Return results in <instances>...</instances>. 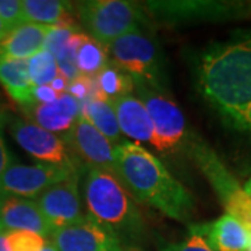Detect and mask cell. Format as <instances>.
Listing matches in <instances>:
<instances>
[{
	"label": "cell",
	"mask_w": 251,
	"mask_h": 251,
	"mask_svg": "<svg viewBox=\"0 0 251 251\" xmlns=\"http://www.w3.org/2000/svg\"><path fill=\"white\" fill-rule=\"evenodd\" d=\"M197 85L209 106L243 131L251 105V34L205 49L198 59Z\"/></svg>",
	"instance_id": "obj_1"
},
{
	"label": "cell",
	"mask_w": 251,
	"mask_h": 251,
	"mask_svg": "<svg viewBox=\"0 0 251 251\" xmlns=\"http://www.w3.org/2000/svg\"><path fill=\"white\" fill-rule=\"evenodd\" d=\"M115 173L131 196L179 222L194 214L191 194L172 176L166 166L140 144L122 141L113 150Z\"/></svg>",
	"instance_id": "obj_2"
},
{
	"label": "cell",
	"mask_w": 251,
	"mask_h": 251,
	"mask_svg": "<svg viewBox=\"0 0 251 251\" xmlns=\"http://www.w3.org/2000/svg\"><path fill=\"white\" fill-rule=\"evenodd\" d=\"M82 190L88 218L115 234L127 249L147 240L148 229L137 200L116 173L88 169Z\"/></svg>",
	"instance_id": "obj_3"
},
{
	"label": "cell",
	"mask_w": 251,
	"mask_h": 251,
	"mask_svg": "<svg viewBox=\"0 0 251 251\" xmlns=\"http://www.w3.org/2000/svg\"><path fill=\"white\" fill-rule=\"evenodd\" d=\"M108 52L113 63L134 81L159 92L168 91L169 75L166 60L159 42L138 28L116 39L109 46Z\"/></svg>",
	"instance_id": "obj_4"
},
{
	"label": "cell",
	"mask_w": 251,
	"mask_h": 251,
	"mask_svg": "<svg viewBox=\"0 0 251 251\" xmlns=\"http://www.w3.org/2000/svg\"><path fill=\"white\" fill-rule=\"evenodd\" d=\"M75 9L91 38L106 49L119 38L143 28V13L130 1L91 0L80 1Z\"/></svg>",
	"instance_id": "obj_5"
},
{
	"label": "cell",
	"mask_w": 251,
	"mask_h": 251,
	"mask_svg": "<svg viewBox=\"0 0 251 251\" xmlns=\"http://www.w3.org/2000/svg\"><path fill=\"white\" fill-rule=\"evenodd\" d=\"M187 151L214 187L226 214L236 218L251 232V197L240 187L239 181L226 169L216 153L201 138L190 134Z\"/></svg>",
	"instance_id": "obj_6"
},
{
	"label": "cell",
	"mask_w": 251,
	"mask_h": 251,
	"mask_svg": "<svg viewBox=\"0 0 251 251\" xmlns=\"http://www.w3.org/2000/svg\"><path fill=\"white\" fill-rule=\"evenodd\" d=\"M153 126V147L163 153H173L187 145V123L177 103L166 94L141 84H134Z\"/></svg>",
	"instance_id": "obj_7"
},
{
	"label": "cell",
	"mask_w": 251,
	"mask_h": 251,
	"mask_svg": "<svg viewBox=\"0 0 251 251\" xmlns=\"http://www.w3.org/2000/svg\"><path fill=\"white\" fill-rule=\"evenodd\" d=\"M78 172L75 165H21L13 162L0 180V197L38 198L45 190Z\"/></svg>",
	"instance_id": "obj_8"
},
{
	"label": "cell",
	"mask_w": 251,
	"mask_h": 251,
	"mask_svg": "<svg viewBox=\"0 0 251 251\" xmlns=\"http://www.w3.org/2000/svg\"><path fill=\"white\" fill-rule=\"evenodd\" d=\"M147 10L165 24L191 21H222L249 14L251 6L230 1H147Z\"/></svg>",
	"instance_id": "obj_9"
},
{
	"label": "cell",
	"mask_w": 251,
	"mask_h": 251,
	"mask_svg": "<svg viewBox=\"0 0 251 251\" xmlns=\"http://www.w3.org/2000/svg\"><path fill=\"white\" fill-rule=\"evenodd\" d=\"M78 175L80 172L74 173L64 181L56 183L36 200V204L52 229V233L57 229L80 224L87 218L82 212Z\"/></svg>",
	"instance_id": "obj_10"
},
{
	"label": "cell",
	"mask_w": 251,
	"mask_h": 251,
	"mask_svg": "<svg viewBox=\"0 0 251 251\" xmlns=\"http://www.w3.org/2000/svg\"><path fill=\"white\" fill-rule=\"evenodd\" d=\"M66 147L73 150L77 161L88 169H103L115 173V147L105 135L80 116L66 134Z\"/></svg>",
	"instance_id": "obj_11"
},
{
	"label": "cell",
	"mask_w": 251,
	"mask_h": 251,
	"mask_svg": "<svg viewBox=\"0 0 251 251\" xmlns=\"http://www.w3.org/2000/svg\"><path fill=\"white\" fill-rule=\"evenodd\" d=\"M10 133L23 150H25L29 155L44 163L66 166L75 165L72 161L69 150L62 138L45 130L44 127L35 125L29 119L14 120L10 126Z\"/></svg>",
	"instance_id": "obj_12"
},
{
	"label": "cell",
	"mask_w": 251,
	"mask_h": 251,
	"mask_svg": "<svg viewBox=\"0 0 251 251\" xmlns=\"http://www.w3.org/2000/svg\"><path fill=\"white\" fill-rule=\"evenodd\" d=\"M49 240L59 251H128L123 243L91 218L57 229Z\"/></svg>",
	"instance_id": "obj_13"
},
{
	"label": "cell",
	"mask_w": 251,
	"mask_h": 251,
	"mask_svg": "<svg viewBox=\"0 0 251 251\" xmlns=\"http://www.w3.org/2000/svg\"><path fill=\"white\" fill-rule=\"evenodd\" d=\"M0 230H28L41 234L45 239L52 234V229L36 201L10 196L0 197Z\"/></svg>",
	"instance_id": "obj_14"
},
{
	"label": "cell",
	"mask_w": 251,
	"mask_h": 251,
	"mask_svg": "<svg viewBox=\"0 0 251 251\" xmlns=\"http://www.w3.org/2000/svg\"><path fill=\"white\" fill-rule=\"evenodd\" d=\"M110 102L123 134L138 143L153 144L152 120L141 99L127 94Z\"/></svg>",
	"instance_id": "obj_15"
},
{
	"label": "cell",
	"mask_w": 251,
	"mask_h": 251,
	"mask_svg": "<svg viewBox=\"0 0 251 251\" xmlns=\"http://www.w3.org/2000/svg\"><path fill=\"white\" fill-rule=\"evenodd\" d=\"M193 227L204 236L214 251L249 250L250 232L232 215L225 214L214 222L193 225Z\"/></svg>",
	"instance_id": "obj_16"
},
{
	"label": "cell",
	"mask_w": 251,
	"mask_h": 251,
	"mask_svg": "<svg viewBox=\"0 0 251 251\" xmlns=\"http://www.w3.org/2000/svg\"><path fill=\"white\" fill-rule=\"evenodd\" d=\"M28 110L31 116L29 120L35 125L50 133H67L78 119L80 105L77 99L66 92L52 103H35Z\"/></svg>",
	"instance_id": "obj_17"
},
{
	"label": "cell",
	"mask_w": 251,
	"mask_h": 251,
	"mask_svg": "<svg viewBox=\"0 0 251 251\" xmlns=\"http://www.w3.org/2000/svg\"><path fill=\"white\" fill-rule=\"evenodd\" d=\"M49 27L50 25L25 23L10 31L0 42V59L25 60L44 50Z\"/></svg>",
	"instance_id": "obj_18"
},
{
	"label": "cell",
	"mask_w": 251,
	"mask_h": 251,
	"mask_svg": "<svg viewBox=\"0 0 251 251\" xmlns=\"http://www.w3.org/2000/svg\"><path fill=\"white\" fill-rule=\"evenodd\" d=\"M0 84L7 95L23 108L35 105L34 85L29 78L27 60L0 59Z\"/></svg>",
	"instance_id": "obj_19"
},
{
	"label": "cell",
	"mask_w": 251,
	"mask_h": 251,
	"mask_svg": "<svg viewBox=\"0 0 251 251\" xmlns=\"http://www.w3.org/2000/svg\"><path fill=\"white\" fill-rule=\"evenodd\" d=\"M81 116L87 119L110 143H122V131L110 100H100V99L87 100L82 106Z\"/></svg>",
	"instance_id": "obj_20"
},
{
	"label": "cell",
	"mask_w": 251,
	"mask_h": 251,
	"mask_svg": "<svg viewBox=\"0 0 251 251\" xmlns=\"http://www.w3.org/2000/svg\"><path fill=\"white\" fill-rule=\"evenodd\" d=\"M23 9L27 23L54 25L72 18L70 3L60 0H23Z\"/></svg>",
	"instance_id": "obj_21"
},
{
	"label": "cell",
	"mask_w": 251,
	"mask_h": 251,
	"mask_svg": "<svg viewBox=\"0 0 251 251\" xmlns=\"http://www.w3.org/2000/svg\"><path fill=\"white\" fill-rule=\"evenodd\" d=\"M94 78L100 97L105 100H113L119 97L131 94V91L134 90L133 78L120 67H117L115 63L108 64Z\"/></svg>",
	"instance_id": "obj_22"
},
{
	"label": "cell",
	"mask_w": 251,
	"mask_h": 251,
	"mask_svg": "<svg viewBox=\"0 0 251 251\" xmlns=\"http://www.w3.org/2000/svg\"><path fill=\"white\" fill-rule=\"evenodd\" d=\"M108 64V49L88 35L77 54V69L81 75L95 77Z\"/></svg>",
	"instance_id": "obj_23"
},
{
	"label": "cell",
	"mask_w": 251,
	"mask_h": 251,
	"mask_svg": "<svg viewBox=\"0 0 251 251\" xmlns=\"http://www.w3.org/2000/svg\"><path fill=\"white\" fill-rule=\"evenodd\" d=\"M28 73L34 87L49 85L59 75V67L53 54L45 49L28 59Z\"/></svg>",
	"instance_id": "obj_24"
},
{
	"label": "cell",
	"mask_w": 251,
	"mask_h": 251,
	"mask_svg": "<svg viewBox=\"0 0 251 251\" xmlns=\"http://www.w3.org/2000/svg\"><path fill=\"white\" fill-rule=\"evenodd\" d=\"M75 32H80V28L75 24L73 17L66 20V21H62L59 24L50 25L49 31H48V35H46L44 49L50 54H53L54 59H56V56L62 52L63 48L66 46L69 39Z\"/></svg>",
	"instance_id": "obj_25"
},
{
	"label": "cell",
	"mask_w": 251,
	"mask_h": 251,
	"mask_svg": "<svg viewBox=\"0 0 251 251\" xmlns=\"http://www.w3.org/2000/svg\"><path fill=\"white\" fill-rule=\"evenodd\" d=\"M4 234L10 251H41L46 243L45 237L35 232L14 230L4 232Z\"/></svg>",
	"instance_id": "obj_26"
},
{
	"label": "cell",
	"mask_w": 251,
	"mask_h": 251,
	"mask_svg": "<svg viewBox=\"0 0 251 251\" xmlns=\"http://www.w3.org/2000/svg\"><path fill=\"white\" fill-rule=\"evenodd\" d=\"M0 20L10 31L25 24V16L21 0H0Z\"/></svg>",
	"instance_id": "obj_27"
},
{
	"label": "cell",
	"mask_w": 251,
	"mask_h": 251,
	"mask_svg": "<svg viewBox=\"0 0 251 251\" xmlns=\"http://www.w3.org/2000/svg\"><path fill=\"white\" fill-rule=\"evenodd\" d=\"M162 251H214L212 247L206 243L204 236L198 233L197 230L190 226L188 236L179 243H172L165 246Z\"/></svg>",
	"instance_id": "obj_28"
},
{
	"label": "cell",
	"mask_w": 251,
	"mask_h": 251,
	"mask_svg": "<svg viewBox=\"0 0 251 251\" xmlns=\"http://www.w3.org/2000/svg\"><path fill=\"white\" fill-rule=\"evenodd\" d=\"M34 99H35V103H42V105H46V103H52L54 100L59 99V95L54 92L50 85H41V87H34Z\"/></svg>",
	"instance_id": "obj_29"
},
{
	"label": "cell",
	"mask_w": 251,
	"mask_h": 251,
	"mask_svg": "<svg viewBox=\"0 0 251 251\" xmlns=\"http://www.w3.org/2000/svg\"><path fill=\"white\" fill-rule=\"evenodd\" d=\"M13 163V156L9 152L4 140H3V134H1V128H0V180L3 177L4 172L7 171L10 165Z\"/></svg>",
	"instance_id": "obj_30"
},
{
	"label": "cell",
	"mask_w": 251,
	"mask_h": 251,
	"mask_svg": "<svg viewBox=\"0 0 251 251\" xmlns=\"http://www.w3.org/2000/svg\"><path fill=\"white\" fill-rule=\"evenodd\" d=\"M67 82L69 81L66 80L64 77H63L62 74H59L56 78H54L52 82H50V88L60 97V95H63V94H66V90H67Z\"/></svg>",
	"instance_id": "obj_31"
},
{
	"label": "cell",
	"mask_w": 251,
	"mask_h": 251,
	"mask_svg": "<svg viewBox=\"0 0 251 251\" xmlns=\"http://www.w3.org/2000/svg\"><path fill=\"white\" fill-rule=\"evenodd\" d=\"M244 133H249L251 134V105L247 112V116H246V122H244V128H243Z\"/></svg>",
	"instance_id": "obj_32"
},
{
	"label": "cell",
	"mask_w": 251,
	"mask_h": 251,
	"mask_svg": "<svg viewBox=\"0 0 251 251\" xmlns=\"http://www.w3.org/2000/svg\"><path fill=\"white\" fill-rule=\"evenodd\" d=\"M0 251H10L7 242H6V234H4V232H0Z\"/></svg>",
	"instance_id": "obj_33"
},
{
	"label": "cell",
	"mask_w": 251,
	"mask_h": 251,
	"mask_svg": "<svg viewBox=\"0 0 251 251\" xmlns=\"http://www.w3.org/2000/svg\"><path fill=\"white\" fill-rule=\"evenodd\" d=\"M9 34V29L6 28V25L3 24V21L0 20V42L6 38V35Z\"/></svg>",
	"instance_id": "obj_34"
},
{
	"label": "cell",
	"mask_w": 251,
	"mask_h": 251,
	"mask_svg": "<svg viewBox=\"0 0 251 251\" xmlns=\"http://www.w3.org/2000/svg\"><path fill=\"white\" fill-rule=\"evenodd\" d=\"M41 251H59L56 247H54V244L50 240H46L45 246H44V249Z\"/></svg>",
	"instance_id": "obj_35"
},
{
	"label": "cell",
	"mask_w": 251,
	"mask_h": 251,
	"mask_svg": "<svg viewBox=\"0 0 251 251\" xmlns=\"http://www.w3.org/2000/svg\"><path fill=\"white\" fill-rule=\"evenodd\" d=\"M244 191L251 197V179H249L246 181V184H244Z\"/></svg>",
	"instance_id": "obj_36"
},
{
	"label": "cell",
	"mask_w": 251,
	"mask_h": 251,
	"mask_svg": "<svg viewBox=\"0 0 251 251\" xmlns=\"http://www.w3.org/2000/svg\"><path fill=\"white\" fill-rule=\"evenodd\" d=\"M249 251H251V232H250V242H249Z\"/></svg>",
	"instance_id": "obj_37"
},
{
	"label": "cell",
	"mask_w": 251,
	"mask_h": 251,
	"mask_svg": "<svg viewBox=\"0 0 251 251\" xmlns=\"http://www.w3.org/2000/svg\"><path fill=\"white\" fill-rule=\"evenodd\" d=\"M0 232H1V230H0Z\"/></svg>",
	"instance_id": "obj_38"
}]
</instances>
